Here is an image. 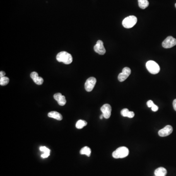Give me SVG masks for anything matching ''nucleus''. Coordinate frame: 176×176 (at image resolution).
Returning <instances> with one entry per match:
<instances>
[{
    "instance_id": "obj_15",
    "label": "nucleus",
    "mask_w": 176,
    "mask_h": 176,
    "mask_svg": "<svg viewBox=\"0 0 176 176\" xmlns=\"http://www.w3.org/2000/svg\"><path fill=\"white\" fill-rule=\"evenodd\" d=\"M138 6L141 9H145L149 5L148 0H138Z\"/></svg>"
},
{
    "instance_id": "obj_12",
    "label": "nucleus",
    "mask_w": 176,
    "mask_h": 176,
    "mask_svg": "<svg viewBox=\"0 0 176 176\" xmlns=\"http://www.w3.org/2000/svg\"><path fill=\"white\" fill-rule=\"evenodd\" d=\"M30 77L32 78V79L35 82V84H36L38 85H41L44 82L43 78L39 76L38 73L35 71H34L31 73Z\"/></svg>"
},
{
    "instance_id": "obj_10",
    "label": "nucleus",
    "mask_w": 176,
    "mask_h": 176,
    "mask_svg": "<svg viewBox=\"0 0 176 176\" xmlns=\"http://www.w3.org/2000/svg\"><path fill=\"white\" fill-rule=\"evenodd\" d=\"M172 132H173V127L171 125H168L166 126L164 128L160 130L158 134L160 136L164 137L170 135Z\"/></svg>"
},
{
    "instance_id": "obj_25",
    "label": "nucleus",
    "mask_w": 176,
    "mask_h": 176,
    "mask_svg": "<svg viewBox=\"0 0 176 176\" xmlns=\"http://www.w3.org/2000/svg\"><path fill=\"white\" fill-rule=\"evenodd\" d=\"M173 106L175 111H176V99H174L173 102Z\"/></svg>"
},
{
    "instance_id": "obj_7",
    "label": "nucleus",
    "mask_w": 176,
    "mask_h": 176,
    "mask_svg": "<svg viewBox=\"0 0 176 176\" xmlns=\"http://www.w3.org/2000/svg\"><path fill=\"white\" fill-rule=\"evenodd\" d=\"M100 110L104 117L106 119L109 118L111 115L112 112V107L110 105L108 104H105L101 107Z\"/></svg>"
},
{
    "instance_id": "obj_4",
    "label": "nucleus",
    "mask_w": 176,
    "mask_h": 176,
    "mask_svg": "<svg viewBox=\"0 0 176 176\" xmlns=\"http://www.w3.org/2000/svg\"><path fill=\"white\" fill-rule=\"evenodd\" d=\"M137 18L136 16H129L124 19L122 22V25L126 29H130L133 27L137 23Z\"/></svg>"
},
{
    "instance_id": "obj_17",
    "label": "nucleus",
    "mask_w": 176,
    "mask_h": 176,
    "mask_svg": "<svg viewBox=\"0 0 176 176\" xmlns=\"http://www.w3.org/2000/svg\"><path fill=\"white\" fill-rule=\"evenodd\" d=\"M87 125V122H86V121L79 120L76 122V127L78 129H81L85 126H86Z\"/></svg>"
},
{
    "instance_id": "obj_23",
    "label": "nucleus",
    "mask_w": 176,
    "mask_h": 176,
    "mask_svg": "<svg viewBox=\"0 0 176 176\" xmlns=\"http://www.w3.org/2000/svg\"><path fill=\"white\" fill-rule=\"evenodd\" d=\"M151 109H152V110L153 111L157 112L158 110V109H159V107H158L157 105L154 104V105L151 107Z\"/></svg>"
},
{
    "instance_id": "obj_8",
    "label": "nucleus",
    "mask_w": 176,
    "mask_h": 176,
    "mask_svg": "<svg viewBox=\"0 0 176 176\" xmlns=\"http://www.w3.org/2000/svg\"><path fill=\"white\" fill-rule=\"evenodd\" d=\"M131 73V71L128 67H125L123 68L122 73H120L118 76V79L120 82L125 81Z\"/></svg>"
},
{
    "instance_id": "obj_24",
    "label": "nucleus",
    "mask_w": 176,
    "mask_h": 176,
    "mask_svg": "<svg viewBox=\"0 0 176 176\" xmlns=\"http://www.w3.org/2000/svg\"><path fill=\"white\" fill-rule=\"evenodd\" d=\"M134 116H135V114L133 112L129 111L127 117H129V118H133Z\"/></svg>"
},
{
    "instance_id": "obj_6",
    "label": "nucleus",
    "mask_w": 176,
    "mask_h": 176,
    "mask_svg": "<svg viewBox=\"0 0 176 176\" xmlns=\"http://www.w3.org/2000/svg\"><path fill=\"white\" fill-rule=\"evenodd\" d=\"M97 83V79L94 77H90L86 80L85 84V88L86 91L88 92H91L94 89L95 84Z\"/></svg>"
},
{
    "instance_id": "obj_16",
    "label": "nucleus",
    "mask_w": 176,
    "mask_h": 176,
    "mask_svg": "<svg viewBox=\"0 0 176 176\" xmlns=\"http://www.w3.org/2000/svg\"><path fill=\"white\" fill-rule=\"evenodd\" d=\"M80 153L81 155H86L88 157H90L91 154V150L89 147L85 146L81 149Z\"/></svg>"
},
{
    "instance_id": "obj_22",
    "label": "nucleus",
    "mask_w": 176,
    "mask_h": 176,
    "mask_svg": "<svg viewBox=\"0 0 176 176\" xmlns=\"http://www.w3.org/2000/svg\"><path fill=\"white\" fill-rule=\"evenodd\" d=\"M50 155V152H47L44 153V154H42L41 155V157L43 158H47Z\"/></svg>"
},
{
    "instance_id": "obj_11",
    "label": "nucleus",
    "mask_w": 176,
    "mask_h": 176,
    "mask_svg": "<svg viewBox=\"0 0 176 176\" xmlns=\"http://www.w3.org/2000/svg\"><path fill=\"white\" fill-rule=\"evenodd\" d=\"M54 99L57 101L60 106H64L66 103V99L65 96L62 95L61 93H56L53 96Z\"/></svg>"
},
{
    "instance_id": "obj_26",
    "label": "nucleus",
    "mask_w": 176,
    "mask_h": 176,
    "mask_svg": "<svg viewBox=\"0 0 176 176\" xmlns=\"http://www.w3.org/2000/svg\"><path fill=\"white\" fill-rule=\"evenodd\" d=\"M5 71H1V72H0V77H1L5 76Z\"/></svg>"
},
{
    "instance_id": "obj_28",
    "label": "nucleus",
    "mask_w": 176,
    "mask_h": 176,
    "mask_svg": "<svg viewBox=\"0 0 176 176\" xmlns=\"http://www.w3.org/2000/svg\"><path fill=\"white\" fill-rule=\"evenodd\" d=\"M175 7H176V3H175Z\"/></svg>"
},
{
    "instance_id": "obj_19",
    "label": "nucleus",
    "mask_w": 176,
    "mask_h": 176,
    "mask_svg": "<svg viewBox=\"0 0 176 176\" xmlns=\"http://www.w3.org/2000/svg\"><path fill=\"white\" fill-rule=\"evenodd\" d=\"M129 111L128 109H123L121 111V114L124 117H127Z\"/></svg>"
},
{
    "instance_id": "obj_20",
    "label": "nucleus",
    "mask_w": 176,
    "mask_h": 176,
    "mask_svg": "<svg viewBox=\"0 0 176 176\" xmlns=\"http://www.w3.org/2000/svg\"><path fill=\"white\" fill-rule=\"evenodd\" d=\"M40 150L42 152H50V151L51 150H49V148H47L46 146H42V147H40Z\"/></svg>"
},
{
    "instance_id": "obj_27",
    "label": "nucleus",
    "mask_w": 176,
    "mask_h": 176,
    "mask_svg": "<svg viewBox=\"0 0 176 176\" xmlns=\"http://www.w3.org/2000/svg\"><path fill=\"white\" fill-rule=\"evenodd\" d=\"M103 117H104V116H103V114H102L100 116V119H102V118H103Z\"/></svg>"
},
{
    "instance_id": "obj_29",
    "label": "nucleus",
    "mask_w": 176,
    "mask_h": 176,
    "mask_svg": "<svg viewBox=\"0 0 176 176\" xmlns=\"http://www.w3.org/2000/svg\"></svg>"
},
{
    "instance_id": "obj_21",
    "label": "nucleus",
    "mask_w": 176,
    "mask_h": 176,
    "mask_svg": "<svg viewBox=\"0 0 176 176\" xmlns=\"http://www.w3.org/2000/svg\"><path fill=\"white\" fill-rule=\"evenodd\" d=\"M147 105L148 107H149V108H151V107L154 105V103L152 100H149V101H148L147 102Z\"/></svg>"
},
{
    "instance_id": "obj_13",
    "label": "nucleus",
    "mask_w": 176,
    "mask_h": 176,
    "mask_svg": "<svg viewBox=\"0 0 176 176\" xmlns=\"http://www.w3.org/2000/svg\"><path fill=\"white\" fill-rule=\"evenodd\" d=\"M48 116L51 118H53L58 121H62L63 116L60 113L56 111H52L48 114Z\"/></svg>"
},
{
    "instance_id": "obj_9",
    "label": "nucleus",
    "mask_w": 176,
    "mask_h": 176,
    "mask_svg": "<svg viewBox=\"0 0 176 176\" xmlns=\"http://www.w3.org/2000/svg\"><path fill=\"white\" fill-rule=\"evenodd\" d=\"M94 49L95 52L100 55H104L106 53V49L103 45V42L101 40H98L97 41Z\"/></svg>"
},
{
    "instance_id": "obj_14",
    "label": "nucleus",
    "mask_w": 176,
    "mask_h": 176,
    "mask_svg": "<svg viewBox=\"0 0 176 176\" xmlns=\"http://www.w3.org/2000/svg\"><path fill=\"white\" fill-rule=\"evenodd\" d=\"M154 174L155 176H165L167 174V170L164 167H159L155 171Z\"/></svg>"
},
{
    "instance_id": "obj_1",
    "label": "nucleus",
    "mask_w": 176,
    "mask_h": 176,
    "mask_svg": "<svg viewBox=\"0 0 176 176\" xmlns=\"http://www.w3.org/2000/svg\"><path fill=\"white\" fill-rule=\"evenodd\" d=\"M56 60L59 62H63L65 64H70L73 62V59L71 54L66 51H61L56 56Z\"/></svg>"
},
{
    "instance_id": "obj_3",
    "label": "nucleus",
    "mask_w": 176,
    "mask_h": 176,
    "mask_svg": "<svg viewBox=\"0 0 176 176\" xmlns=\"http://www.w3.org/2000/svg\"><path fill=\"white\" fill-rule=\"evenodd\" d=\"M146 68L150 73L155 75L160 71V67L156 62L154 61H148L146 64Z\"/></svg>"
},
{
    "instance_id": "obj_2",
    "label": "nucleus",
    "mask_w": 176,
    "mask_h": 176,
    "mask_svg": "<svg viewBox=\"0 0 176 176\" xmlns=\"http://www.w3.org/2000/svg\"><path fill=\"white\" fill-rule=\"evenodd\" d=\"M129 153V149L126 147L122 146L118 148L113 153V157L115 159H122L128 156Z\"/></svg>"
},
{
    "instance_id": "obj_5",
    "label": "nucleus",
    "mask_w": 176,
    "mask_h": 176,
    "mask_svg": "<svg viewBox=\"0 0 176 176\" xmlns=\"http://www.w3.org/2000/svg\"><path fill=\"white\" fill-rule=\"evenodd\" d=\"M176 45V39L171 36L167 37L162 43V46L165 49L171 48Z\"/></svg>"
},
{
    "instance_id": "obj_18",
    "label": "nucleus",
    "mask_w": 176,
    "mask_h": 176,
    "mask_svg": "<svg viewBox=\"0 0 176 176\" xmlns=\"http://www.w3.org/2000/svg\"><path fill=\"white\" fill-rule=\"evenodd\" d=\"M10 81V79L8 77L3 76L0 78V85L1 86H5L8 85Z\"/></svg>"
}]
</instances>
